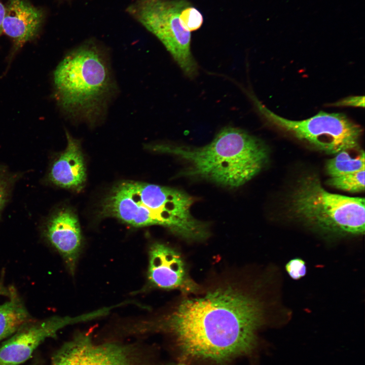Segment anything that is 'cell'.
Segmentation results:
<instances>
[{"label": "cell", "instance_id": "cell-1", "mask_svg": "<svg viewBox=\"0 0 365 365\" xmlns=\"http://www.w3.org/2000/svg\"><path fill=\"white\" fill-rule=\"evenodd\" d=\"M263 312L256 298L227 286L182 301L162 319L135 323L134 330L168 333L186 356L221 362L252 352Z\"/></svg>", "mask_w": 365, "mask_h": 365}, {"label": "cell", "instance_id": "cell-2", "mask_svg": "<svg viewBox=\"0 0 365 365\" xmlns=\"http://www.w3.org/2000/svg\"><path fill=\"white\" fill-rule=\"evenodd\" d=\"M150 147L186 162V174L231 188L253 177L266 165L269 155L259 138L232 127L223 128L211 142L201 147L164 143Z\"/></svg>", "mask_w": 365, "mask_h": 365}, {"label": "cell", "instance_id": "cell-3", "mask_svg": "<svg viewBox=\"0 0 365 365\" xmlns=\"http://www.w3.org/2000/svg\"><path fill=\"white\" fill-rule=\"evenodd\" d=\"M59 105L70 118L94 125L104 118L116 91L107 54L88 41L62 60L54 72Z\"/></svg>", "mask_w": 365, "mask_h": 365}, {"label": "cell", "instance_id": "cell-4", "mask_svg": "<svg viewBox=\"0 0 365 365\" xmlns=\"http://www.w3.org/2000/svg\"><path fill=\"white\" fill-rule=\"evenodd\" d=\"M364 198L334 194L319 179L301 178L291 193L289 211L299 222L325 235L345 237L363 235Z\"/></svg>", "mask_w": 365, "mask_h": 365}, {"label": "cell", "instance_id": "cell-5", "mask_svg": "<svg viewBox=\"0 0 365 365\" xmlns=\"http://www.w3.org/2000/svg\"><path fill=\"white\" fill-rule=\"evenodd\" d=\"M179 207L174 188L126 181L115 187L105 198L101 215L116 217L135 227L157 225L169 229Z\"/></svg>", "mask_w": 365, "mask_h": 365}, {"label": "cell", "instance_id": "cell-6", "mask_svg": "<svg viewBox=\"0 0 365 365\" xmlns=\"http://www.w3.org/2000/svg\"><path fill=\"white\" fill-rule=\"evenodd\" d=\"M251 97L268 125L317 150L336 155L359 147L362 129L344 114L320 111L307 119L291 120L275 114L255 97Z\"/></svg>", "mask_w": 365, "mask_h": 365}, {"label": "cell", "instance_id": "cell-7", "mask_svg": "<svg viewBox=\"0 0 365 365\" xmlns=\"http://www.w3.org/2000/svg\"><path fill=\"white\" fill-rule=\"evenodd\" d=\"M187 0H135L126 12L163 44L184 74L192 79L198 67L191 50V34L179 15Z\"/></svg>", "mask_w": 365, "mask_h": 365}, {"label": "cell", "instance_id": "cell-8", "mask_svg": "<svg viewBox=\"0 0 365 365\" xmlns=\"http://www.w3.org/2000/svg\"><path fill=\"white\" fill-rule=\"evenodd\" d=\"M106 308L76 317L53 316L33 319L13 334L0 347V365H20L32 356L46 339L57 337L59 331L69 325L89 321L107 314Z\"/></svg>", "mask_w": 365, "mask_h": 365}, {"label": "cell", "instance_id": "cell-9", "mask_svg": "<svg viewBox=\"0 0 365 365\" xmlns=\"http://www.w3.org/2000/svg\"><path fill=\"white\" fill-rule=\"evenodd\" d=\"M148 277L150 284L158 288L185 292L197 288L188 275L181 256L163 243H154L150 248Z\"/></svg>", "mask_w": 365, "mask_h": 365}, {"label": "cell", "instance_id": "cell-10", "mask_svg": "<svg viewBox=\"0 0 365 365\" xmlns=\"http://www.w3.org/2000/svg\"><path fill=\"white\" fill-rule=\"evenodd\" d=\"M45 235L74 274L82 245L81 230L76 214L69 209L57 212L48 222Z\"/></svg>", "mask_w": 365, "mask_h": 365}, {"label": "cell", "instance_id": "cell-11", "mask_svg": "<svg viewBox=\"0 0 365 365\" xmlns=\"http://www.w3.org/2000/svg\"><path fill=\"white\" fill-rule=\"evenodd\" d=\"M43 19L41 10L26 0H9L5 7L3 31L11 38L16 51L38 33Z\"/></svg>", "mask_w": 365, "mask_h": 365}, {"label": "cell", "instance_id": "cell-12", "mask_svg": "<svg viewBox=\"0 0 365 365\" xmlns=\"http://www.w3.org/2000/svg\"><path fill=\"white\" fill-rule=\"evenodd\" d=\"M67 146L52 165L50 180L60 187L80 190L86 178L84 158L80 142L66 132Z\"/></svg>", "mask_w": 365, "mask_h": 365}, {"label": "cell", "instance_id": "cell-13", "mask_svg": "<svg viewBox=\"0 0 365 365\" xmlns=\"http://www.w3.org/2000/svg\"><path fill=\"white\" fill-rule=\"evenodd\" d=\"M87 365H139L132 349L126 345L108 342L89 345Z\"/></svg>", "mask_w": 365, "mask_h": 365}, {"label": "cell", "instance_id": "cell-14", "mask_svg": "<svg viewBox=\"0 0 365 365\" xmlns=\"http://www.w3.org/2000/svg\"><path fill=\"white\" fill-rule=\"evenodd\" d=\"M8 297V301L0 305V342L33 319L14 288L12 287Z\"/></svg>", "mask_w": 365, "mask_h": 365}, {"label": "cell", "instance_id": "cell-15", "mask_svg": "<svg viewBox=\"0 0 365 365\" xmlns=\"http://www.w3.org/2000/svg\"><path fill=\"white\" fill-rule=\"evenodd\" d=\"M92 341L88 333L77 334L54 353L51 365H87L88 350Z\"/></svg>", "mask_w": 365, "mask_h": 365}, {"label": "cell", "instance_id": "cell-16", "mask_svg": "<svg viewBox=\"0 0 365 365\" xmlns=\"http://www.w3.org/2000/svg\"><path fill=\"white\" fill-rule=\"evenodd\" d=\"M364 151H361L357 157L353 158L347 151H342L327 161L325 170L331 177L356 172L364 169Z\"/></svg>", "mask_w": 365, "mask_h": 365}, {"label": "cell", "instance_id": "cell-17", "mask_svg": "<svg viewBox=\"0 0 365 365\" xmlns=\"http://www.w3.org/2000/svg\"><path fill=\"white\" fill-rule=\"evenodd\" d=\"M364 171L362 169L356 172L331 177L326 184L332 187L351 193L364 191Z\"/></svg>", "mask_w": 365, "mask_h": 365}, {"label": "cell", "instance_id": "cell-18", "mask_svg": "<svg viewBox=\"0 0 365 365\" xmlns=\"http://www.w3.org/2000/svg\"><path fill=\"white\" fill-rule=\"evenodd\" d=\"M179 19L182 27L189 32L198 29L203 22L201 12L189 1L181 10Z\"/></svg>", "mask_w": 365, "mask_h": 365}, {"label": "cell", "instance_id": "cell-19", "mask_svg": "<svg viewBox=\"0 0 365 365\" xmlns=\"http://www.w3.org/2000/svg\"><path fill=\"white\" fill-rule=\"evenodd\" d=\"M288 275L294 280H299L304 277L307 272L306 264L304 260L300 258H294L289 260L285 266Z\"/></svg>", "mask_w": 365, "mask_h": 365}, {"label": "cell", "instance_id": "cell-20", "mask_svg": "<svg viewBox=\"0 0 365 365\" xmlns=\"http://www.w3.org/2000/svg\"><path fill=\"white\" fill-rule=\"evenodd\" d=\"M335 106H351L357 107H364V96H353L344 98L342 100L332 104Z\"/></svg>", "mask_w": 365, "mask_h": 365}, {"label": "cell", "instance_id": "cell-21", "mask_svg": "<svg viewBox=\"0 0 365 365\" xmlns=\"http://www.w3.org/2000/svg\"><path fill=\"white\" fill-rule=\"evenodd\" d=\"M8 181L0 172V213L7 199L8 193Z\"/></svg>", "mask_w": 365, "mask_h": 365}, {"label": "cell", "instance_id": "cell-22", "mask_svg": "<svg viewBox=\"0 0 365 365\" xmlns=\"http://www.w3.org/2000/svg\"><path fill=\"white\" fill-rule=\"evenodd\" d=\"M10 287H7L4 284V281L0 280V296H7L10 294Z\"/></svg>", "mask_w": 365, "mask_h": 365}, {"label": "cell", "instance_id": "cell-23", "mask_svg": "<svg viewBox=\"0 0 365 365\" xmlns=\"http://www.w3.org/2000/svg\"><path fill=\"white\" fill-rule=\"evenodd\" d=\"M5 13V7L0 2V35L3 32V23Z\"/></svg>", "mask_w": 365, "mask_h": 365}, {"label": "cell", "instance_id": "cell-24", "mask_svg": "<svg viewBox=\"0 0 365 365\" xmlns=\"http://www.w3.org/2000/svg\"><path fill=\"white\" fill-rule=\"evenodd\" d=\"M176 365H186V364H184V363H178V364H176Z\"/></svg>", "mask_w": 365, "mask_h": 365}]
</instances>
